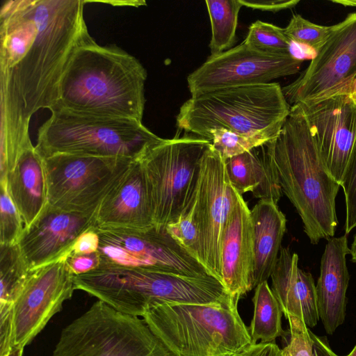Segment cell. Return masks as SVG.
I'll use <instances>...</instances> for the list:
<instances>
[{
    "mask_svg": "<svg viewBox=\"0 0 356 356\" xmlns=\"http://www.w3.org/2000/svg\"><path fill=\"white\" fill-rule=\"evenodd\" d=\"M332 2L340 3L345 6H356V0L332 1Z\"/></svg>",
    "mask_w": 356,
    "mask_h": 356,
    "instance_id": "60d3db41",
    "label": "cell"
},
{
    "mask_svg": "<svg viewBox=\"0 0 356 356\" xmlns=\"http://www.w3.org/2000/svg\"><path fill=\"white\" fill-rule=\"evenodd\" d=\"M1 179L6 180L8 193L25 228L29 227L48 204L44 159L35 146L24 151L13 169Z\"/></svg>",
    "mask_w": 356,
    "mask_h": 356,
    "instance_id": "7402d4cb",
    "label": "cell"
},
{
    "mask_svg": "<svg viewBox=\"0 0 356 356\" xmlns=\"http://www.w3.org/2000/svg\"><path fill=\"white\" fill-rule=\"evenodd\" d=\"M49 111L35 146L44 159L67 154L138 160L164 140L136 120L83 113L58 104Z\"/></svg>",
    "mask_w": 356,
    "mask_h": 356,
    "instance_id": "52a82bcc",
    "label": "cell"
},
{
    "mask_svg": "<svg viewBox=\"0 0 356 356\" xmlns=\"http://www.w3.org/2000/svg\"><path fill=\"white\" fill-rule=\"evenodd\" d=\"M95 225L98 229H129L154 226L146 179L138 160L102 202L95 213Z\"/></svg>",
    "mask_w": 356,
    "mask_h": 356,
    "instance_id": "d6986e66",
    "label": "cell"
},
{
    "mask_svg": "<svg viewBox=\"0 0 356 356\" xmlns=\"http://www.w3.org/2000/svg\"><path fill=\"white\" fill-rule=\"evenodd\" d=\"M291 107L277 83L232 87L191 97L181 106L176 122L179 130L207 140L211 131L224 129L270 141Z\"/></svg>",
    "mask_w": 356,
    "mask_h": 356,
    "instance_id": "8992f818",
    "label": "cell"
},
{
    "mask_svg": "<svg viewBox=\"0 0 356 356\" xmlns=\"http://www.w3.org/2000/svg\"><path fill=\"white\" fill-rule=\"evenodd\" d=\"M165 229L179 245L199 261V230L193 196L179 218L168 224Z\"/></svg>",
    "mask_w": 356,
    "mask_h": 356,
    "instance_id": "f1b7e54d",
    "label": "cell"
},
{
    "mask_svg": "<svg viewBox=\"0 0 356 356\" xmlns=\"http://www.w3.org/2000/svg\"><path fill=\"white\" fill-rule=\"evenodd\" d=\"M356 81V12L333 25L325 44L297 79L282 88L289 104L352 95Z\"/></svg>",
    "mask_w": 356,
    "mask_h": 356,
    "instance_id": "7c38bea8",
    "label": "cell"
},
{
    "mask_svg": "<svg viewBox=\"0 0 356 356\" xmlns=\"http://www.w3.org/2000/svg\"><path fill=\"white\" fill-rule=\"evenodd\" d=\"M340 185L346 199L345 231L347 234L356 227V142Z\"/></svg>",
    "mask_w": 356,
    "mask_h": 356,
    "instance_id": "836d02e7",
    "label": "cell"
},
{
    "mask_svg": "<svg viewBox=\"0 0 356 356\" xmlns=\"http://www.w3.org/2000/svg\"><path fill=\"white\" fill-rule=\"evenodd\" d=\"M74 286L120 313L138 317L163 302L209 304L230 296L211 275L186 276L113 265H99L74 275Z\"/></svg>",
    "mask_w": 356,
    "mask_h": 356,
    "instance_id": "277c9868",
    "label": "cell"
},
{
    "mask_svg": "<svg viewBox=\"0 0 356 356\" xmlns=\"http://www.w3.org/2000/svg\"><path fill=\"white\" fill-rule=\"evenodd\" d=\"M239 1L243 6L273 13L293 8L299 3L298 0H239Z\"/></svg>",
    "mask_w": 356,
    "mask_h": 356,
    "instance_id": "8d00e7d4",
    "label": "cell"
},
{
    "mask_svg": "<svg viewBox=\"0 0 356 356\" xmlns=\"http://www.w3.org/2000/svg\"><path fill=\"white\" fill-rule=\"evenodd\" d=\"M352 95L354 97V99H356V81H355V86H354V88H353Z\"/></svg>",
    "mask_w": 356,
    "mask_h": 356,
    "instance_id": "7bdbcfd3",
    "label": "cell"
},
{
    "mask_svg": "<svg viewBox=\"0 0 356 356\" xmlns=\"http://www.w3.org/2000/svg\"><path fill=\"white\" fill-rule=\"evenodd\" d=\"M208 139L224 160L241 154L269 142L266 138L245 136L224 129L211 131Z\"/></svg>",
    "mask_w": 356,
    "mask_h": 356,
    "instance_id": "1f68e13d",
    "label": "cell"
},
{
    "mask_svg": "<svg viewBox=\"0 0 356 356\" xmlns=\"http://www.w3.org/2000/svg\"><path fill=\"white\" fill-rule=\"evenodd\" d=\"M303 60L291 54H274L256 49L244 42L210 56L187 76L191 97L232 87L260 85L296 74Z\"/></svg>",
    "mask_w": 356,
    "mask_h": 356,
    "instance_id": "4fadbf2b",
    "label": "cell"
},
{
    "mask_svg": "<svg viewBox=\"0 0 356 356\" xmlns=\"http://www.w3.org/2000/svg\"><path fill=\"white\" fill-rule=\"evenodd\" d=\"M285 318L289 324L290 339L281 350V356H316L311 331L304 320L291 315Z\"/></svg>",
    "mask_w": 356,
    "mask_h": 356,
    "instance_id": "d6a6232c",
    "label": "cell"
},
{
    "mask_svg": "<svg viewBox=\"0 0 356 356\" xmlns=\"http://www.w3.org/2000/svg\"><path fill=\"white\" fill-rule=\"evenodd\" d=\"M350 254L346 235L328 240L321 260L320 276L316 285L319 318L328 334L345 321L346 291L350 275L346 255Z\"/></svg>",
    "mask_w": 356,
    "mask_h": 356,
    "instance_id": "ffe728a7",
    "label": "cell"
},
{
    "mask_svg": "<svg viewBox=\"0 0 356 356\" xmlns=\"http://www.w3.org/2000/svg\"><path fill=\"white\" fill-rule=\"evenodd\" d=\"M350 254L351 255V261L356 263V234L350 246Z\"/></svg>",
    "mask_w": 356,
    "mask_h": 356,
    "instance_id": "ab89813d",
    "label": "cell"
},
{
    "mask_svg": "<svg viewBox=\"0 0 356 356\" xmlns=\"http://www.w3.org/2000/svg\"><path fill=\"white\" fill-rule=\"evenodd\" d=\"M243 42L264 52L290 54L291 41L285 35L284 29L261 20L250 26Z\"/></svg>",
    "mask_w": 356,
    "mask_h": 356,
    "instance_id": "83f0119b",
    "label": "cell"
},
{
    "mask_svg": "<svg viewBox=\"0 0 356 356\" xmlns=\"http://www.w3.org/2000/svg\"><path fill=\"white\" fill-rule=\"evenodd\" d=\"M332 29L333 26L318 25L296 14L284 28V32L291 42L310 49L316 54L325 44Z\"/></svg>",
    "mask_w": 356,
    "mask_h": 356,
    "instance_id": "f546056e",
    "label": "cell"
},
{
    "mask_svg": "<svg viewBox=\"0 0 356 356\" xmlns=\"http://www.w3.org/2000/svg\"><path fill=\"white\" fill-rule=\"evenodd\" d=\"M0 245L17 244L25 225L20 213L11 199L5 179L0 180Z\"/></svg>",
    "mask_w": 356,
    "mask_h": 356,
    "instance_id": "4dcf8cb0",
    "label": "cell"
},
{
    "mask_svg": "<svg viewBox=\"0 0 356 356\" xmlns=\"http://www.w3.org/2000/svg\"><path fill=\"white\" fill-rule=\"evenodd\" d=\"M74 290V275L64 259L31 270L11 307V349L24 350L61 310Z\"/></svg>",
    "mask_w": 356,
    "mask_h": 356,
    "instance_id": "9a60e30c",
    "label": "cell"
},
{
    "mask_svg": "<svg viewBox=\"0 0 356 356\" xmlns=\"http://www.w3.org/2000/svg\"><path fill=\"white\" fill-rule=\"evenodd\" d=\"M264 145L225 160L226 170L232 186L240 195L252 192L259 200L277 204L282 191Z\"/></svg>",
    "mask_w": 356,
    "mask_h": 356,
    "instance_id": "603a6c76",
    "label": "cell"
},
{
    "mask_svg": "<svg viewBox=\"0 0 356 356\" xmlns=\"http://www.w3.org/2000/svg\"><path fill=\"white\" fill-rule=\"evenodd\" d=\"M264 147L282 191L296 209L311 243L332 238L341 186L325 166L298 104L291 106L280 133Z\"/></svg>",
    "mask_w": 356,
    "mask_h": 356,
    "instance_id": "3957f363",
    "label": "cell"
},
{
    "mask_svg": "<svg viewBox=\"0 0 356 356\" xmlns=\"http://www.w3.org/2000/svg\"><path fill=\"white\" fill-rule=\"evenodd\" d=\"M254 270L250 210L236 191L221 243V282L226 291L240 299L254 288Z\"/></svg>",
    "mask_w": 356,
    "mask_h": 356,
    "instance_id": "ac0fdd59",
    "label": "cell"
},
{
    "mask_svg": "<svg viewBox=\"0 0 356 356\" xmlns=\"http://www.w3.org/2000/svg\"><path fill=\"white\" fill-rule=\"evenodd\" d=\"M99 246V236L97 227H94L90 228L78 237L65 259L71 254H88L98 252Z\"/></svg>",
    "mask_w": 356,
    "mask_h": 356,
    "instance_id": "d590c367",
    "label": "cell"
},
{
    "mask_svg": "<svg viewBox=\"0 0 356 356\" xmlns=\"http://www.w3.org/2000/svg\"><path fill=\"white\" fill-rule=\"evenodd\" d=\"M147 77L136 57L90 38L74 51L56 104L76 112L142 122Z\"/></svg>",
    "mask_w": 356,
    "mask_h": 356,
    "instance_id": "7a4b0ae2",
    "label": "cell"
},
{
    "mask_svg": "<svg viewBox=\"0 0 356 356\" xmlns=\"http://www.w3.org/2000/svg\"><path fill=\"white\" fill-rule=\"evenodd\" d=\"M211 141L184 135L161 143L138 159L146 179L154 225L165 227L176 221L196 188L201 159Z\"/></svg>",
    "mask_w": 356,
    "mask_h": 356,
    "instance_id": "9c48e42d",
    "label": "cell"
},
{
    "mask_svg": "<svg viewBox=\"0 0 356 356\" xmlns=\"http://www.w3.org/2000/svg\"><path fill=\"white\" fill-rule=\"evenodd\" d=\"M346 356H356V346L352 350V351Z\"/></svg>",
    "mask_w": 356,
    "mask_h": 356,
    "instance_id": "b9f144b4",
    "label": "cell"
},
{
    "mask_svg": "<svg viewBox=\"0 0 356 356\" xmlns=\"http://www.w3.org/2000/svg\"><path fill=\"white\" fill-rule=\"evenodd\" d=\"M316 356H339L330 348L326 337H318L311 332Z\"/></svg>",
    "mask_w": 356,
    "mask_h": 356,
    "instance_id": "f35d334b",
    "label": "cell"
},
{
    "mask_svg": "<svg viewBox=\"0 0 356 356\" xmlns=\"http://www.w3.org/2000/svg\"><path fill=\"white\" fill-rule=\"evenodd\" d=\"M51 356H174L145 321L97 300L61 331Z\"/></svg>",
    "mask_w": 356,
    "mask_h": 356,
    "instance_id": "ba28073f",
    "label": "cell"
},
{
    "mask_svg": "<svg viewBox=\"0 0 356 356\" xmlns=\"http://www.w3.org/2000/svg\"><path fill=\"white\" fill-rule=\"evenodd\" d=\"M96 227L95 215L72 213L49 204L18 243L31 270L64 259L78 237Z\"/></svg>",
    "mask_w": 356,
    "mask_h": 356,
    "instance_id": "e0dca14e",
    "label": "cell"
},
{
    "mask_svg": "<svg viewBox=\"0 0 356 356\" xmlns=\"http://www.w3.org/2000/svg\"><path fill=\"white\" fill-rule=\"evenodd\" d=\"M100 265H113L173 273L186 276L210 275L206 268L167 232L147 229H98Z\"/></svg>",
    "mask_w": 356,
    "mask_h": 356,
    "instance_id": "8fae6325",
    "label": "cell"
},
{
    "mask_svg": "<svg viewBox=\"0 0 356 356\" xmlns=\"http://www.w3.org/2000/svg\"><path fill=\"white\" fill-rule=\"evenodd\" d=\"M238 300L229 296L209 304L163 302L143 318L174 356H234L254 344Z\"/></svg>",
    "mask_w": 356,
    "mask_h": 356,
    "instance_id": "5b68a950",
    "label": "cell"
},
{
    "mask_svg": "<svg viewBox=\"0 0 356 356\" xmlns=\"http://www.w3.org/2000/svg\"><path fill=\"white\" fill-rule=\"evenodd\" d=\"M252 301L254 313L248 330L253 343L259 340L262 343L275 342V339L283 337V313L267 281L255 288Z\"/></svg>",
    "mask_w": 356,
    "mask_h": 356,
    "instance_id": "484cf974",
    "label": "cell"
},
{
    "mask_svg": "<svg viewBox=\"0 0 356 356\" xmlns=\"http://www.w3.org/2000/svg\"><path fill=\"white\" fill-rule=\"evenodd\" d=\"M134 161L67 154L44 158L48 204L65 211L95 215Z\"/></svg>",
    "mask_w": 356,
    "mask_h": 356,
    "instance_id": "30bf717a",
    "label": "cell"
},
{
    "mask_svg": "<svg viewBox=\"0 0 356 356\" xmlns=\"http://www.w3.org/2000/svg\"><path fill=\"white\" fill-rule=\"evenodd\" d=\"M235 192L225 160L211 143L200 161L193 200L199 230V261L220 282L222 237Z\"/></svg>",
    "mask_w": 356,
    "mask_h": 356,
    "instance_id": "5bb4252c",
    "label": "cell"
},
{
    "mask_svg": "<svg viewBox=\"0 0 356 356\" xmlns=\"http://www.w3.org/2000/svg\"><path fill=\"white\" fill-rule=\"evenodd\" d=\"M298 104L325 166L341 184L356 142L355 99L341 94Z\"/></svg>",
    "mask_w": 356,
    "mask_h": 356,
    "instance_id": "2e32d148",
    "label": "cell"
},
{
    "mask_svg": "<svg viewBox=\"0 0 356 356\" xmlns=\"http://www.w3.org/2000/svg\"><path fill=\"white\" fill-rule=\"evenodd\" d=\"M83 0H36L39 31L17 61L0 67V178L33 146L31 117L50 109L76 49L91 35L84 19Z\"/></svg>",
    "mask_w": 356,
    "mask_h": 356,
    "instance_id": "6da1fadb",
    "label": "cell"
},
{
    "mask_svg": "<svg viewBox=\"0 0 356 356\" xmlns=\"http://www.w3.org/2000/svg\"><path fill=\"white\" fill-rule=\"evenodd\" d=\"M270 277L271 290L284 316L302 318L310 328L316 326L319 320L316 285L312 274L299 268L298 254L281 247Z\"/></svg>",
    "mask_w": 356,
    "mask_h": 356,
    "instance_id": "44dd1931",
    "label": "cell"
},
{
    "mask_svg": "<svg viewBox=\"0 0 356 356\" xmlns=\"http://www.w3.org/2000/svg\"><path fill=\"white\" fill-rule=\"evenodd\" d=\"M65 260L68 269L74 275L87 273L98 268L101 263L98 252L71 254Z\"/></svg>",
    "mask_w": 356,
    "mask_h": 356,
    "instance_id": "e575fe53",
    "label": "cell"
},
{
    "mask_svg": "<svg viewBox=\"0 0 356 356\" xmlns=\"http://www.w3.org/2000/svg\"><path fill=\"white\" fill-rule=\"evenodd\" d=\"M355 101H356V99H355Z\"/></svg>",
    "mask_w": 356,
    "mask_h": 356,
    "instance_id": "ee69618b",
    "label": "cell"
},
{
    "mask_svg": "<svg viewBox=\"0 0 356 356\" xmlns=\"http://www.w3.org/2000/svg\"><path fill=\"white\" fill-rule=\"evenodd\" d=\"M234 356H281V350L275 342H259Z\"/></svg>",
    "mask_w": 356,
    "mask_h": 356,
    "instance_id": "74e56055",
    "label": "cell"
},
{
    "mask_svg": "<svg viewBox=\"0 0 356 356\" xmlns=\"http://www.w3.org/2000/svg\"><path fill=\"white\" fill-rule=\"evenodd\" d=\"M30 273L18 243L0 245V325L10 323L12 305Z\"/></svg>",
    "mask_w": 356,
    "mask_h": 356,
    "instance_id": "d4e9b609",
    "label": "cell"
},
{
    "mask_svg": "<svg viewBox=\"0 0 356 356\" xmlns=\"http://www.w3.org/2000/svg\"><path fill=\"white\" fill-rule=\"evenodd\" d=\"M211 26V56L224 52L234 44L238 13L243 7L239 0H207Z\"/></svg>",
    "mask_w": 356,
    "mask_h": 356,
    "instance_id": "4316f807",
    "label": "cell"
},
{
    "mask_svg": "<svg viewBox=\"0 0 356 356\" xmlns=\"http://www.w3.org/2000/svg\"><path fill=\"white\" fill-rule=\"evenodd\" d=\"M254 253V288L270 277L277 261L286 220L277 204L259 200L250 210Z\"/></svg>",
    "mask_w": 356,
    "mask_h": 356,
    "instance_id": "cb8c5ba5",
    "label": "cell"
}]
</instances>
